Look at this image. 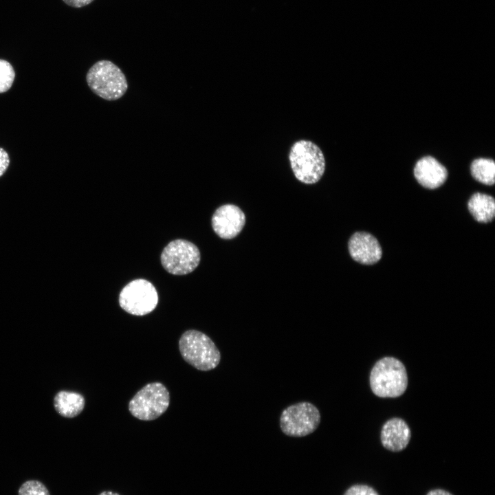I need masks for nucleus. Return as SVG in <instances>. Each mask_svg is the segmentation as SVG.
<instances>
[{
	"label": "nucleus",
	"instance_id": "a211bd4d",
	"mask_svg": "<svg viewBox=\"0 0 495 495\" xmlns=\"http://www.w3.org/2000/svg\"><path fill=\"white\" fill-rule=\"evenodd\" d=\"M344 495H379V494L368 485H354L346 490Z\"/></svg>",
	"mask_w": 495,
	"mask_h": 495
},
{
	"label": "nucleus",
	"instance_id": "6ab92c4d",
	"mask_svg": "<svg viewBox=\"0 0 495 495\" xmlns=\"http://www.w3.org/2000/svg\"><path fill=\"white\" fill-rule=\"evenodd\" d=\"M9 164L10 157L8 153L3 148H0V177L5 173Z\"/></svg>",
	"mask_w": 495,
	"mask_h": 495
},
{
	"label": "nucleus",
	"instance_id": "7ed1b4c3",
	"mask_svg": "<svg viewBox=\"0 0 495 495\" xmlns=\"http://www.w3.org/2000/svg\"><path fill=\"white\" fill-rule=\"evenodd\" d=\"M86 80L96 95L109 101L120 99L128 89L124 74L109 60H101L94 63L87 73Z\"/></svg>",
	"mask_w": 495,
	"mask_h": 495
},
{
	"label": "nucleus",
	"instance_id": "412c9836",
	"mask_svg": "<svg viewBox=\"0 0 495 495\" xmlns=\"http://www.w3.org/2000/svg\"><path fill=\"white\" fill-rule=\"evenodd\" d=\"M426 495H452L448 491L442 489H435L429 491Z\"/></svg>",
	"mask_w": 495,
	"mask_h": 495
},
{
	"label": "nucleus",
	"instance_id": "20e7f679",
	"mask_svg": "<svg viewBox=\"0 0 495 495\" xmlns=\"http://www.w3.org/2000/svg\"><path fill=\"white\" fill-rule=\"evenodd\" d=\"M179 349L184 360L195 368L208 371L219 364L221 353L214 342L197 330H188L181 336Z\"/></svg>",
	"mask_w": 495,
	"mask_h": 495
},
{
	"label": "nucleus",
	"instance_id": "1a4fd4ad",
	"mask_svg": "<svg viewBox=\"0 0 495 495\" xmlns=\"http://www.w3.org/2000/svg\"><path fill=\"white\" fill-rule=\"evenodd\" d=\"M245 223L243 211L236 206L226 204L219 207L212 217V226L221 238L230 239L236 236Z\"/></svg>",
	"mask_w": 495,
	"mask_h": 495
},
{
	"label": "nucleus",
	"instance_id": "f8f14e48",
	"mask_svg": "<svg viewBox=\"0 0 495 495\" xmlns=\"http://www.w3.org/2000/svg\"><path fill=\"white\" fill-rule=\"evenodd\" d=\"M411 437L407 424L399 418L388 420L382 426L380 439L383 446L392 452H399L408 446Z\"/></svg>",
	"mask_w": 495,
	"mask_h": 495
},
{
	"label": "nucleus",
	"instance_id": "423d86ee",
	"mask_svg": "<svg viewBox=\"0 0 495 495\" xmlns=\"http://www.w3.org/2000/svg\"><path fill=\"white\" fill-rule=\"evenodd\" d=\"M320 413L313 404L300 402L283 410L280 417L282 432L289 437H302L314 432L320 423Z\"/></svg>",
	"mask_w": 495,
	"mask_h": 495
},
{
	"label": "nucleus",
	"instance_id": "f03ea898",
	"mask_svg": "<svg viewBox=\"0 0 495 495\" xmlns=\"http://www.w3.org/2000/svg\"><path fill=\"white\" fill-rule=\"evenodd\" d=\"M408 376L403 363L393 357L378 360L370 374L373 393L380 397H397L406 390Z\"/></svg>",
	"mask_w": 495,
	"mask_h": 495
},
{
	"label": "nucleus",
	"instance_id": "6e6552de",
	"mask_svg": "<svg viewBox=\"0 0 495 495\" xmlns=\"http://www.w3.org/2000/svg\"><path fill=\"white\" fill-rule=\"evenodd\" d=\"M200 253L192 243L177 239L170 242L163 250L161 263L164 268L174 275L192 272L199 265Z\"/></svg>",
	"mask_w": 495,
	"mask_h": 495
},
{
	"label": "nucleus",
	"instance_id": "39448f33",
	"mask_svg": "<svg viewBox=\"0 0 495 495\" xmlns=\"http://www.w3.org/2000/svg\"><path fill=\"white\" fill-rule=\"evenodd\" d=\"M170 404V394L160 382H152L142 388L129 404V410L135 418L152 421L160 417Z\"/></svg>",
	"mask_w": 495,
	"mask_h": 495
},
{
	"label": "nucleus",
	"instance_id": "9d476101",
	"mask_svg": "<svg viewBox=\"0 0 495 495\" xmlns=\"http://www.w3.org/2000/svg\"><path fill=\"white\" fill-rule=\"evenodd\" d=\"M348 247L352 258L364 265L377 263L382 255V248L377 239L364 232L353 234L349 241Z\"/></svg>",
	"mask_w": 495,
	"mask_h": 495
},
{
	"label": "nucleus",
	"instance_id": "aec40b11",
	"mask_svg": "<svg viewBox=\"0 0 495 495\" xmlns=\"http://www.w3.org/2000/svg\"><path fill=\"white\" fill-rule=\"evenodd\" d=\"M94 0H63V1L74 8H81L91 3Z\"/></svg>",
	"mask_w": 495,
	"mask_h": 495
},
{
	"label": "nucleus",
	"instance_id": "f257e3e1",
	"mask_svg": "<svg viewBox=\"0 0 495 495\" xmlns=\"http://www.w3.org/2000/svg\"><path fill=\"white\" fill-rule=\"evenodd\" d=\"M289 161L296 178L306 184L318 182L325 170L322 151L308 140H300L293 144L289 153Z\"/></svg>",
	"mask_w": 495,
	"mask_h": 495
},
{
	"label": "nucleus",
	"instance_id": "dca6fc26",
	"mask_svg": "<svg viewBox=\"0 0 495 495\" xmlns=\"http://www.w3.org/2000/svg\"><path fill=\"white\" fill-rule=\"evenodd\" d=\"M14 78L15 72L12 65L6 60L0 59V94L10 89Z\"/></svg>",
	"mask_w": 495,
	"mask_h": 495
},
{
	"label": "nucleus",
	"instance_id": "4be33fe9",
	"mask_svg": "<svg viewBox=\"0 0 495 495\" xmlns=\"http://www.w3.org/2000/svg\"><path fill=\"white\" fill-rule=\"evenodd\" d=\"M98 495H122V494H120V493H118L116 491L107 490H103V491L100 492Z\"/></svg>",
	"mask_w": 495,
	"mask_h": 495
},
{
	"label": "nucleus",
	"instance_id": "f3484780",
	"mask_svg": "<svg viewBox=\"0 0 495 495\" xmlns=\"http://www.w3.org/2000/svg\"><path fill=\"white\" fill-rule=\"evenodd\" d=\"M19 495H50L47 488L41 482L30 480L20 487Z\"/></svg>",
	"mask_w": 495,
	"mask_h": 495
},
{
	"label": "nucleus",
	"instance_id": "2eb2a0df",
	"mask_svg": "<svg viewBox=\"0 0 495 495\" xmlns=\"http://www.w3.org/2000/svg\"><path fill=\"white\" fill-rule=\"evenodd\" d=\"M472 177L485 185H493L495 177V164L492 159L474 160L470 166Z\"/></svg>",
	"mask_w": 495,
	"mask_h": 495
},
{
	"label": "nucleus",
	"instance_id": "4468645a",
	"mask_svg": "<svg viewBox=\"0 0 495 495\" xmlns=\"http://www.w3.org/2000/svg\"><path fill=\"white\" fill-rule=\"evenodd\" d=\"M468 207L472 217L480 223H488L495 216V201L488 195L476 192L470 199Z\"/></svg>",
	"mask_w": 495,
	"mask_h": 495
},
{
	"label": "nucleus",
	"instance_id": "0eeeda50",
	"mask_svg": "<svg viewBox=\"0 0 495 495\" xmlns=\"http://www.w3.org/2000/svg\"><path fill=\"white\" fill-rule=\"evenodd\" d=\"M158 302V295L153 285L144 279H136L121 291L119 303L125 311L132 315L144 316L151 313Z\"/></svg>",
	"mask_w": 495,
	"mask_h": 495
},
{
	"label": "nucleus",
	"instance_id": "9b49d317",
	"mask_svg": "<svg viewBox=\"0 0 495 495\" xmlns=\"http://www.w3.org/2000/svg\"><path fill=\"white\" fill-rule=\"evenodd\" d=\"M414 175L421 186L434 189L439 187L446 182L448 171L435 158L426 156L416 163Z\"/></svg>",
	"mask_w": 495,
	"mask_h": 495
},
{
	"label": "nucleus",
	"instance_id": "ddd939ff",
	"mask_svg": "<svg viewBox=\"0 0 495 495\" xmlns=\"http://www.w3.org/2000/svg\"><path fill=\"white\" fill-rule=\"evenodd\" d=\"M56 410L63 417L72 418L78 415L85 406L83 396L78 393L60 391L54 400Z\"/></svg>",
	"mask_w": 495,
	"mask_h": 495
}]
</instances>
